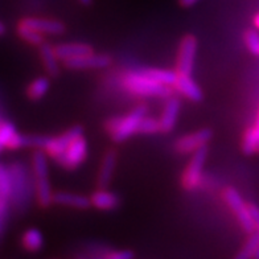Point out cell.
Here are the masks:
<instances>
[{"instance_id": "obj_1", "label": "cell", "mask_w": 259, "mask_h": 259, "mask_svg": "<svg viewBox=\"0 0 259 259\" xmlns=\"http://www.w3.org/2000/svg\"><path fill=\"white\" fill-rule=\"evenodd\" d=\"M146 105L138 106L126 116H115V118L107 120L106 130L114 142L120 143L138 133V126H139L140 120L146 116Z\"/></svg>"}, {"instance_id": "obj_2", "label": "cell", "mask_w": 259, "mask_h": 259, "mask_svg": "<svg viewBox=\"0 0 259 259\" xmlns=\"http://www.w3.org/2000/svg\"><path fill=\"white\" fill-rule=\"evenodd\" d=\"M123 85L133 94L142 97H160L167 98L172 94L165 85L154 81L142 72H128L123 77Z\"/></svg>"}, {"instance_id": "obj_3", "label": "cell", "mask_w": 259, "mask_h": 259, "mask_svg": "<svg viewBox=\"0 0 259 259\" xmlns=\"http://www.w3.org/2000/svg\"><path fill=\"white\" fill-rule=\"evenodd\" d=\"M32 165H33L34 189H36L37 202L42 208H48L53 202V194H52L48 179V161H47V156L44 152H41V151L34 152Z\"/></svg>"}, {"instance_id": "obj_4", "label": "cell", "mask_w": 259, "mask_h": 259, "mask_svg": "<svg viewBox=\"0 0 259 259\" xmlns=\"http://www.w3.org/2000/svg\"><path fill=\"white\" fill-rule=\"evenodd\" d=\"M224 200L229 205V208L233 210L243 230L249 234L255 232V224H254V220L250 213L249 205L243 201L241 194L235 191L234 188H226L224 191Z\"/></svg>"}, {"instance_id": "obj_5", "label": "cell", "mask_w": 259, "mask_h": 259, "mask_svg": "<svg viewBox=\"0 0 259 259\" xmlns=\"http://www.w3.org/2000/svg\"><path fill=\"white\" fill-rule=\"evenodd\" d=\"M206 155H208L206 146L201 147L200 150L194 152L188 167L185 168L183 179H181V184L187 191H194L201 185L202 169H204V164L206 160Z\"/></svg>"}, {"instance_id": "obj_6", "label": "cell", "mask_w": 259, "mask_h": 259, "mask_svg": "<svg viewBox=\"0 0 259 259\" xmlns=\"http://www.w3.org/2000/svg\"><path fill=\"white\" fill-rule=\"evenodd\" d=\"M11 176H12V196L11 201L14 202L15 208H24L29 201L31 187H29V179L27 176V170L21 165L15 164L11 168Z\"/></svg>"}, {"instance_id": "obj_7", "label": "cell", "mask_w": 259, "mask_h": 259, "mask_svg": "<svg viewBox=\"0 0 259 259\" xmlns=\"http://www.w3.org/2000/svg\"><path fill=\"white\" fill-rule=\"evenodd\" d=\"M86 155H88V143H86V139L82 135V137L77 138L66 148L64 154L57 157L56 160L61 167L66 168V169H75L85 161Z\"/></svg>"}, {"instance_id": "obj_8", "label": "cell", "mask_w": 259, "mask_h": 259, "mask_svg": "<svg viewBox=\"0 0 259 259\" xmlns=\"http://www.w3.org/2000/svg\"><path fill=\"white\" fill-rule=\"evenodd\" d=\"M197 52V38L194 34H185L181 40L178 56V73L179 74L191 75L193 70L194 57Z\"/></svg>"}, {"instance_id": "obj_9", "label": "cell", "mask_w": 259, "mask_h": 259, "mask_svg": "<svg viewBox=\"0 0 259 259\" xmlns=\"http://www.w3.org/2000/svg\"><path fill=\"white\" fill-rule=\"evenodd\" d=\"M113 64V58L109 55L101 53H88L79 57L70 58L65 61V66L72 70H86V69H105Z\"/></svg>"}, {"instance_id": "obj_10", "label": "cell", "mask_w": 259, "mask_h": 259, "mask_svg": "<svg viewBox=\"0 0 259 259\" xmlns=\"http://www.w3.org/2000/svg\"><path fill=\"white\" fill-rule=\"evenodd\" d=\"M82 133H83V130H82L81 126H74L72 128H69L68 131H65L60 137L48 138V142H47V144L44 147L45 152L51 157H53V159H57V157H60L64 154L66 148L77 138L82 137Z\"/></svg>"}, {"instance_id": "obj_11", "label": "cell", "mask_w": 259, "mask_h": 259, "mask_svg": "<svg viewBox=\"0 0 259 259\" xmlns=\"http://www.w3.org/2000/svg\"><path fill=\"white\" fill-rule=\"evenodd\" d=\"M211 137H213L211 130L202 128L200 131H196V133L180 138L175 144V148L179 154H192V152L200 150L201 147L206 146Z\"/></svg>"}, {"instance_id": "obj_12", "label": "cell", "mask_w": 259, "mask_h": 259, "mask_svg": "<svg viewBox=\"0 0 259 259\" xmlns=\"http://www.w3.org/2000/svg\"><path fill=\"white\" fill-rule=\"evenodd\" d=\"M12 196V176L6 165L0 164V226L8 214V204Z\"/></svg>"}, {"instance_id": "obj_13", "label": "cell", "mask_w": 259, "mask_h": 259, "mask_svg": "<svg viewBox=\"0 0 259 259\" xmlns=\"http://www.w3.org/2000/svg\"><path fill=\"white\" fill-rule=\"evenodd\" d=\"M20 24L27 25L34 31L42 34H62L66 31L64 23L49 19H36V17H27L20 21Z\"/></svg>"}, {"instance_id": "obj_14", "label": "cell", "mask_w": 259, "mask_h": 259, "mask_svg": "<svg viewBox=\"0 0 259 259\" xmlns=\"http://www.w3.org/2000/svg\"><path fill=\"white\" fill-rule=\"evenodd\" d=\"M55 51L58 60L65 62L70 60V58H75L79 57V56L92 53L93 48L92 45L85 44V42H64V44L56 45Z\"/></svg>"}, {"instance_id": "obj_15", "label": "cell", "mask_w": 259, "mask_h": 259, "mask_svg": "<svg viewBox=\"0 0 259 259\" xmlns=\"http://www.w3.org/2000/svg\"><path fill=\"white\" fill-rule=\"evenodd\" d=\"M53 202L57 205L81 209V210L89 209L92 206L90 197L82 196V194L70 193V192H56V193H53Z\"/></svg>"}, {"instance_id": "obj_16", "label": "cell", "mask_w": 259, "mask_h": 259, "mask_svg": "<svg viewBox=\"0 0 259 259\" xmlns=\"http://www.w3.org/2000/svg\"><path fill=\"white\" fill-rule=\"evenodd\" d=\"M90 201L93 206L99 210H114L119 206L120 198L118 194L107 191L106 188H101L90 196Z\"/></svg>"}, {"instance_id": "obj_17", "label": "cell", "mask_w": 259, "mask_h": 259, "mask_svg": "<svg viewBox=\"0 0 259 259\" xmlns=\"http://www.w3.org/2000/svg\"><path fill=\"white\" fill-rule=\"evenodd\" d=\"M175 88L193 102H200L202 99V92L198 88V85L192 79L191 75L188 74H179L178 81L175 83Z\"/></svg>"}, {"instance_id": "obj_18", "label": "cell", "mask_w": 259, "mask_h": 259, "mask_svg": "<svg viewBox=\"0 0 259 259\" xmlns=\"http://www.w3.org/2000/svg\"><path fill=\"white\" fill-rule=\"evenodd\" d=\"M179 111H180V101L178 98L168 99L160 118L161 131L163 133H170L175 128L176 122H178Z\"/></svg>"}, {"instance_id": "obj_19", "label": "cell", "mask_w": 259, "mask_h": 259, "mask_svg": "<svg viewBox=\"0 0 259 259\" xmlns=\"http://www.w3.org/2000/svg\"><path fill=\"white\" fill-rule=\"evenodd\" d=\"M116 152L114 150H110L107 154L103 156L101 168H99L98 174V187L99 188H107L110 181L113 179L114 169L116 167Z\"/></svg>"}, {"instance_id": "obj_20", "label": "cell", "mask_w": 259, "mask_h": 259, "mask_svg": "<svg viewBox=\"0 0 259 259\" xmlns=\"http://www.w3.org/2000/svg\"><path fill=\"white\" fill-rule=\"evenodd\" d=\"M40 57L42 60V64L45 66V70L52 77H57L60 74V65H58V57L56 55L55 47L44 44L40 45Z\"/></svg>"}, {"instance_id": "obj_21", "label": "cell", "mask_w": 259, "mask_h": 259, "mask_svg": "<svg viewBox=\"0 0 259 259\" xmlns=\"http://www.w3.org/2000/svg\"><path fill=\"white\" fill-rule=\"evenodd\" d=\"M142 73L150 77L154 81L159 82L161 85L165 86H175L178 81V72H172V70H163V69H143L140 70Z\"/></svg>"}, {"instance_id": "obj_22", "label": "cell", "mask_w": 259, "mask_h": 259, "mask_svg": "<svg viewBox=\"0 0 259 259\" xmlns=\"http://www.w3.org/2000/svg\"><path fill=\"white\" fill-rule=\"evenodd\" d=\"M21 242H23V246L25 247V250L34 252L38 251L42 247V245H44V238H42V234H41V232L37 230V229H28L27 232L23 234Z\"/></svg>"}, {"instance_id": "obj_23", "label": "cell", "mask_w": 259, "mask_h": 259, "mask_svg": "<svg viewBox=\"0 0 259 259\" xmlns=\"http://www.w3.org/2000/svg\"><path fill=\"white\" fill-rule=\"evenodd\" d=\"M49 85H51L49 79L45 78V77H38V78L33 79L27 88L28 98L33 99V101L41 99L48 93Z\"/></svg>"}, {"instance_id": "obj_24", "label": "cell", "mask_w": 259, "mask_h": 259, "mask_svg": "<svg viewBox=\"0 0 259 259\" xmlns=\"http://www.w3.org/2000/svg\"><path fill=\"white\" fill-rule=\"evenodd\" d=\"M259 249V232L250 233L249 239L246 241L245 245L242 246V249L239 250V252L235 255L237 259H250L254 258L256 250Z\"/></svg>"}, {"instance_id": "obj_25", "label": "cell", "mask_w": 259, "mask_h": 259, "mask_svg": "<svg viewBox=\"0 0 259 259\" xmlns=\"http://www.w3.org/2000/svg\"><path fill=\"white\" fill-rule=\"evenodd\" d=\"M17 34L20 36L21 40H24L25 42L31 45H38L44 44V34L40 33V32L34 31L32 28L27 27V25H23L19 23L17 25Z\"/></svg>"}, {"instance_id": "obj_26", "label": "cell", "mask_w": 259, "mask_h": 259, "mask_svg": "<svg viewBox=\"0 0 259 259\" xmlns=\"http://www.w3.org/2000/svg\"><path fill=\"white\" fill-rule=\"evenodd\" d=\"M242 151L245 152V155H252L259 152V142L254 127L246 130L242 139Z\"/></svg>"}, {"instance_id": "obj_27", "label": "cell", "mask_w": 259, "mask_h": 259, "mask_svg": "<svg viewBox=\"0 0 259 259\" xmlns=\"http://www.w3.org/2000/svg\"><path fill=\"white\" fill-rule=\"evenodd\" d=\"M161 131V124L160 119L157 120L155 118H147L144 116L143 119L140 120L139 126H138V133L142 134V135H152V134H156Z\"/></svg>"}, {"instance_id": "obj_28", "label": "cell", "mask_w": 259, "mask_h": 259, "mask_svg": "<svg viewBox=\"0 0 259 259\" xmlns=\"http://www.w3.org/2000/svg\"><path fill=\"white\" fill-rule=\"evenodd\" d=\"M15 133H16V128L12 123L2 122L0 124V151L3 148H7L8 142Z\"/></svg>"}, {"instance_id": "obj_29", "label": "cell", "mask_w": 259, "mask_h": 259, "mask_svg": "<svg viewBox=\"0 0 259 259\" xmlns=\"http://www.w3.org/2000/svg\"><path fill=\"white\" fill-rule=\"evenodd\" d=\"M246 47L251 52L252 55L259 56V33L254 29H249L245 33Z\"/></svg>"}, {"instance_id": "obj_30", "label": "cell", "mask_w": 259, "mask_h": 259, "mask_svg": "<svg viewBox=\"0 0 259 259\" xmlns=\"http://www.w3.org/2000/svg\"><path fill=\"white\" fill-rule=\"evenodd\" d=\"M48 142V138L40 135H27L24 137V147H33V148H44Z\"/></svg>"}, {"instance_id": "obj_31", "label": "cell", "mask_w": 259, "mask_h": 259, "mask_svg": "<svg viewBox=\"0 0 259 259\" xmlns=\"http://www.w3.org/2000/svg\"><path fill=\"white\" fill-rule=\"evenodd\" d=\"M135 256L133 251L130 250H120V251H113L110 250L105 255L106 259H133Z\"/></svg>"}, {"instance_id": "obj_32", "label": "cell", "mask_w": 259, "mask_h": 259, "mask_svg": "<svg viewBox=\"0 0 259 259\" xmlns=\"http://www.w3.org/2000/svg\"><path fill=\"white\" fill-rule=\"evenodd\" d=\"M250 213H251V217L254 220V224H255V230L259 232V208L254 204H249Z\"/></svg>"}, {"instance_id": "obj_33", "label": "cell", "mask_w": 259, "mask_h": 259, "mask_svg": "<svg viewBox=\"0 0 259 259\" xmlns=\"http://www.w3.org/2000/svg\"><path fill=\"white\" fill-rule=\"evenodd\" d=\"M196 2H197V0H180V4L183 7H191V6H193Z\"/></svg>"}, {"instance_id": "obj_34", "label": "cell", "mask_w": 259, "mask_h": 259, "mask_svg": "<svg viewBox=\"0 0 259 259\" xmlns=\"http://www.w3.org/2000/svg\"><path fill=\"white\" fill-rule=\"evenodd\" d=\"M254 130H255V134H256V137H258V142H259V114H258V118H256V123H255V126H254Z\"/></svg>"}, {"instance_id": "obj_35", "label": "cell", "mask_w": 259, "mask_h": 259, "mask_svg": "<svg viewBox=\"0 0 259 259\" xmlns=\"http://www.w3.org/2000/svg\"><path fill=\"white\" fill-rule=\"evenodd\" d=\"M254 25H255V28L259 31V12L254 16Z\"/></svg>"}, {"instance_id": "obj_36", "label": "cell", "mask_w": 259, "mask_h": 259, "mask_svg": "<svg viewBox=\"0 0 259 259\" xmlns=\"http://www.w3.org/2000/svg\"><path fill=\"white\" fill-rule=\"evenodd\" d=\"M4 33H6V25H4L3 23L0 21V36H2V34H4Z\"/></svg>"}, {"instance_id": "obj_37", "label": "cell", "mask_w": 259, "mask_h": 259, "mask_svg": "<svg viewBox=\"0 0 259 259\" xmlns=\"http://www.w3.org/2000/svg\"><path fill=\"white\" fill-rule=\"evenodd\" d=\"M79 3L83 4V6H89V4H92L93 0H78Z\"/></svg>"}, {"instance_id": "obj_38", "label": "cell", "mask_w": 259, "mask_h": 259, "mask_svg": "<svg viewBox=\"0 0 259 259\" xmlns=\"http://www.w3.org/2000/svg\"><path fill=\"white\" fill-rule=\"evenodd\" d=\"M254 258L259 259V249H258V250H256V252H255V255H254Z\"/></svg>"}, {"instance_id": "obj_39", "label": "cell", "mask_w": 259, "mask_h": 259, "mask_svg": "<svg viewBox=\"0 0 259 259\" xmlns=\"http://www.w3.org/2000/svg\"><path fill=\"white\" fill-rule=\"evenodd\" d=\"M0 124H2V119H0Z\"/></svg>"}]
</instances>
